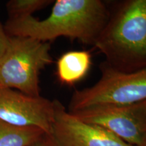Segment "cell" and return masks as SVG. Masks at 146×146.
<instances>
[{
	"label": "cell",
	"mask_w": 146,
	"mask_h": 146,
	"mask_svg": "<svg viewBox=\"0 0 146 146\" xmlns=\"http://www.w3.org/2000/svg\"><path fill=\"white\" fill-rule=\"evenodd\" d=\"M110 14L101 0H57L48 17L8 18L4 29L9 36H25L50 42L60 36L94 45Z\"/></svg>",
	"instance_id": "1"
},
{
	"label": "cell",
	"mask_w": 146,
	"mask_h": 146,
	"mask_svg": "<svg viewBox=\"0 0 146 146\" xmlns=\"http://www.w3.org/2000/svg\"><path fill=\"white\" fill-rule=\"evenodd\" d=\"M94 45L115 70L131 72L146 68V0L122 3Z\"/></svg>",
	"instance_id": "2"
},
{
	"label": "cell",
	"mask_w": 146,
	"mask_h": 146,
	"mask_svg": "<svg viewBox=\"0 0 146 146\" xmlns=\"http://www.w3.org/2000/svg\"><path fill=\"white\" fill-rule=\"evenodd\" d=\"M50 42L25 36H9L0 57V87L39 97V74L53 62Z\"/></svg>",
	"instance_id": "3"
},
{
	"label": "cell",
	"mask_w": 146,
	"mask_h": 146,
	"mask_svg": "<svg viewBox=\"0 0 146 146\" xmlns=\"http://www.w3.org/2000/svg\"><path fill=\"white\" fill-rule=\"evenodd\" d=\"M100 69L101 77L94 85L74 91L68 112L100 104L130 106L146 100V68L124 72L104 62Z\"/></svg>",
	"instance_id": "4"
},
{
	"label": "cell",
	"mask_w": 146,
	"mask_h": 146,
	"mask_svg": "<svg viewBox=\"0 0 146 146\" xmlns=\"http://www.w3.org/2000/svg\"><path fill=\"white\" fill-rule=\"evenodd\" d=\"M54 114L50 137L56 146H133L109 131L85 123L54 100Z\"/></svg>",
	"instance_id": "5"
},
{
	"label": "cell",
	"mask_w": 146,
	"mask_h": 146,
	"mask_svg": "<svg viewBox=\"0 0 146 146\" xmlns=\"http://www.w3.org/2000/svg\"><path fill=\"white\" fill-rule=\"evenodd\" d=\"M54 114V101L0 87V119L21 127H36L50 135Z\"/></svg>",
	"instance_id": "6"
},
{
	"label": "cell",
	"mask_w": 146,
	"mask_h": 146,
	"mask_svg": "<svg viewBox=\"0 0 146 146\" xmlns=\"http://www.w3.org/2000/svg\"><path fill=\"white\" fill-rule=\"evenodd\" d=\"M70 113L85 123L106 129L131 145H146V132L131 105L100 104Z\"/></svg>",
	"instance_id": "7"
},
{
	"label": "cell",
	"mask_w": 146,
	"mask_h": 146,
	"mask_svg": "<svg viewBox=\"0 0 146 146\" xmlns=\"http://www.w3.org/2000/svg\"><path fill=\"white\" fill-rule=\"evenodd\" d=\"M91 56L88 51H70L57 61V76L62 84L72 85L85 77L90 68Z\"/></svg>",
	"instance_id": "8"
},
{
	"label": "cell",
	"mask_w": 146,
	"mask_h": 146,
	"mask_svg": "<svg viewBox=\"0 0 146 146\" xmlns=\"http://www.w3.org/2000/svg\"><path fill=\"white\" fill-rule=\"evenodd\" d=\"M46 135L36 127H21L0 119V146H32Z\"/></svg>",
	"instance_id": "9"
},
{
	"label": "cell",
	"mask_w": 146,
	"mask_h": 146,
	"mask_svg": "<svg viewBox=\"0 0 146 146\" xmlns=\"http://www.w3.org/2000/svg\"><path fill=\"white\" fill-rule=\"evenodd\" d=\"M52 0H11L6 3L9 18L33 16L36 11L46 8Z\"/></svg>",
	"instance_id": "10"
},
{
	"label": "cell",
	"mask_w": 146,
	"mask_h": 146,
	"mask_svg": "<svg viewBox=\"0 0 146 146\" xmlns=\"http://www.w3.org/2000/svg\"><path fill=\"white\" fill-rule=\"evenodd\" d=\"M133 112L146 132V100L131 105Z\"/></svg>",
	"instance_id": "11"
},
{
	"label": "cell",
	"mask_w": 146,
	"mask_h": 146,
	"mask_svg": "<svg viewBox=\"0 0 146 146\" xmlns=\"http://www.w3.org/2000/svg\"><path fill=\"white\" fill-rule=\"evenodd\" d=\"M9 36L5 32L4 27L0 23V57L2 56L8 43Z\"/></svg>",
	"instance_id": "12"
},
{
	"label": "cell",
	"mask_w": 146,
	"mask_h": 146,
	"mask_svg": "<svg viewBox=\"0 0 146 146\" xmlns=\"http://www.w3.org/2000/svg\"><path fill=\"white\" fill-rule=\"evenodd\" d=\"M32 146H56L51 137L47 135H45L39 141L35 143Z\"/></svg>",
	"instance_id": "13"
},
{
	"label": "cell",
	"mask_w": 146,
	"mask_h": 146,
	"mask_svg": "<svg viewBox=\"0 0 146 146\" xmlns=\"http://www.w3.org/2000/svg\"><path fill=\"white\" fill-rule=\"evenodd\" d=\"M145 146H146V145H145Z\"/></svg>",
	"instance_id": "14"
}]
</instances>
